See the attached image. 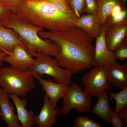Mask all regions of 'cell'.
<instances>
[{
  "mask_svg": "<svg viewBox=\"0 0 127 127\" xmlns=\"http://www.w3.org/2000/svg\"><path fill=\"white\" fill-rule=\"evenodd\" d=\"M42 39H48L59 46V52L55 59L60 66L75 74L92 67L98 66L94 59V38L77 26L62 31L38 33Z\"/></svg>",
  "mask_w": 127,
  "mask_h": 127,
  "instance_id": "6da1fadb",
  "label": "cell"
},
{
  "mask_svg": "<svg viewBox=\"0 0 127 127\" xmlns=\"http://www.w3.org/2000/svg\"><path fill=\"white\" fill-rule=\"evenodd\" d=\"M16 13L29 23L53 31H66L76 26L79 18L74 13L59 11L47 1L22 0Z\"/></svg>",
  "mask_w": 127,
  "mask_h": 127,
  "instance_id": "7a4b0ae2",
  "label": "cell"
},
{
  "mask_svg": "<svg viewBox=\"0 0 127 127\" xmlns=\"http://www.w3.org/2000/svg\"><path fill=\"white\" fill-rule=\"evenodd\" d=\"M1 22L5 27L15 30L30 50L46 54L52 50V42L47 39L43 40L38 35V33L44 28L26 22L18 14L10 12Z\"/></svg>",
  "mask_w": 127,
  "mask_h": 127,
  "instance_id": "3957f363",
  "label": "cell"
},
{
  "mask_svg": "<svg viewBox=\"0 0 127 127\" xmlns=\"http://www.w3.org/2000/svg\"><path fill=\"white\" fill-rule=\"evenodd\" d=\"M34 77L25 71L6 66L0 68V86L8 95L25 97L35 87Z\"/></svg>",
  "mask_w": 127,
  "mask_h": 127,
  "instance_id": "277c9868",
  "label": "cell"
},
{
  "mask_svg": "<svg viewBox=\"0 0 127 127\" xmlns=\"http://www.w3.org/2000/svg\"><path fill=\"white\" fill-rule=\"evenodd\" d=\"M35 62L31 65L27 71L34 77H41L44 74L53 77L57 83L71 85L72 74L69 70L62 68L57 60L50 56L38 51L34 55Z\"/></svg>",
  "mask_w": 127,
  "mask_h": 127,
  "instance_id": "5b68a950",
  "label": "cell"
},
{
  "mask_svg": "<svg viewBox=\"0 0 127 127\" xmlns=\"http://www.w3.org/2000/svg\"><path fill=\"white\" fill-rule=\"evenodd\" d=\"M91 95L82 90L81 86L72 83L63 98V106L60 110V114L66 115L73 109L80 113L89 112L91 107Z\"/></svg>",
  "mask_w": 127,
  "mask_h": 127,
  "instance_id": "8992f818",
  "label": "cell"
},
{
  "mask_svg": "<svg viewBox=\"0 0 127 127\" xmlns=\"http://www.w3.org/2000/svg\"><path fill=\"white\" fill-rule=\"evenodd\" d=\"M82 82L84 90L91 96L97 98L103 91L112 88L107 81L106 67H93L89 72L84 74Z\"/></svg>",
  "mask_w": 127,
  "mask_h": 127,
  "instance_id": "52a82bcc",
  "label": "cell"
},
{
  "mask_svg": "<svg viewBox=\"0 0 127 127\" xmlns=\"http://www.w3.org/2000/svg\"><path fill=\"white\" fill-rule=\"evenodd\" d=\"M28 48L20 45L15 46L12 52L4 50L7 55L2 61L9 63L12 68L26 71L36 61L28 52Z\"/></svg>",
  "mask_w": 127,
  "mask_h": 127,
  "instance_id": "ba28073f",
  "label": "cell"
},
{
  "mask_svg": "<svg viewBox=\"0 0 127 127\" xmlns=\"http://www.w3.org/2000/svg\"><path fill=\"white\" fill-rule=\"evenodd\" d=\"M101 25V33L99 36L95 38L94 59L98 66L106 67L117 61L113 51L109 49L106 43L105 39L106 24L104 23Z\"/></svg>",
  "mask_w": 127,
  "mask_h": 127,
  "instance_id": "9c48e42d",
  "label": "cell"
},
{
  "mask_svg": "<svg viewBox=\"0 0 127 127\" xmlns=\"http://www.w3.org/2000/svg\"><path fill=\"white\" fill-rule=\"evenodd\" d=\"M60 114V110L57 109L50 102L45 95L43 106L40 113L34 116V123L38 127H52L57 123L56 116Z\"/></svg>",
  "mask_w": 127,
  "mask_h": 127,
  "instance_id": "30bf717a",
  "label": "cell"
},
{
  "mask_svg": "<svg viewBox=\"0 0 127 127\" xmlns=\"http://www.w3.org/2000/svg\"><path fill=\"white\" fill-rule=\"evenodd\" d=\"M107 82L114 87L122 89L127 87V62L121 64L117 61L106 67Z\"/></svg>",
  "mask_w": 127,
  "mask_h": 127,
  "instance_id": "8fae6325",
  "label": "cell"
},
{
  "mask_svg": "<svg viewBox=\"0 0 127 127\" xmlns=\"http://www.w3.org/2000/svg\"><path fill=\"white\" fill-rule=\"evenodd\" d=\"M8 95L2 90L0 91V116L8 127H22L17 115L14 114L13 104Z\"/></svg>",
  "mask_w": 127,
  "mask_h": 127,
  "instance_id": "7c38bea8",
  "label": "cell"
},
{
  "mask_svg": "<svg viewBox=\"0 0 127 127\" xmlns=\"http://www.w3.org/2000/svg\"><path fill=\"white\" fill-rule=\"evenodd\" d=\"M36 78L42 86V90L45 92V95L48 98L50 102L57 108V102L59 99L64 97L69 85L65 83H55L41 77Z\"/></svg>",
  "mask_w": 127,
  "mask_h": 127,
  "instance_id": "4fadbf2b",
  "label": "cell"
},
{
  "mask_svg": "<svg viewBox=\"0 0 127 127\" xmlns=\"http://www.w3.org/2000/svg\"><path fill=\"white\" fill-rule=\"evenodd\" d=\"M127 24L106 25L105 39L109 49L113 51L120 46L127 37Z\"/></svg>",
  "mask_w": 127,
  "mask_h": 127,
  "instance_id": "5bb4252c",
  "label": "cell"
},
{
  "mask_svg": "<svg viewBox=\"0 0 127 127\" xmlns=\"http://www.w3.org/2000/svg\"><path fill=\"white\" fill-rule=\"evenodd\" d=\"M21 45L29 48L13 29L5 27L0 22V52L13 51L15 47Z\"/></svg>",
  "mask_w": 127,
  "mask_h": 127,
  "instance_id": "9a60e30c",
  "label": "cell"
},
{
  "mask_svg": "<svg viewBox=\"0 0 127 127\" xmlns=\"http://www.w3.org/2000/svg\"><path fill=\"white\" fill-rule=\"evenodd\" d=\"M13 102L16 107L18 119L22 127H31L35 124L34 113L32 110L28 111L25 108L27 105L26 101L24 99H20L15 94L8 95Z\"/></svg>",
  "mask_w": 127,
  "mask_h": 127,
  "instance_id": "2e32d148",
  "label": "cell"
},
{
  "mask_svg": "<svg viewBox=\"0 0 127 127\" xmlns=\"http://www.w3.org/2000/svg\"><path fill=\"white\" fill-rule=\"evenodd\" d=\"M93 38L99 36L101 33L99 20L97 16L83 15L78 18L76 24Z\"/></svg>",
  "mask_w": 127,
  "mask_h": 127,
  "instance_id": "e0dca14e",
  "label": "cell"
},
{
  "mask_svg": "<svg viewBox=\"0 0 127 127\" xmlns=\"http://www.w3.org/2000/svg\"><path fill=\"white\" fill-rule=\"evenodd\" d=\"M98 98V101L91 110V112L106 123L111 124L109 116L110 108L108 94L107 90L103 91Z\"/></svg>",
  "mask_w": 127,
  "mask_h": 127,
  "instance_id": "ac0fdd59",
  "label": "cell"
},
{
  "mask_svg": "<svg viewBox=\"0 0 127 127\" xmlns=\"http://www.w3.org/2000/svg\"><path fill=\"white\" fill-rule=\"evenodd\" d=\"M98 9L97 16L101 24L105 23L107 18L111 13L116 4H119V0H96Z\"/></svg>",
  "mask_w": 127,
  "mask_h": 127,
  "instance_id": "d6986e66",
  "label": "cell"
},
{
  "mask_svg": "<svg viewBox=\"0 0 127 127\" xmlns=\"http://www.w3.org/2000/svg\"><path fill=\"white\" fill-rule=\"evenodd\" d=\"M108 95L115 101L116 106L114 111L115 112L117 113L127 105V87L122 89L121 91L118 92H111Z\"/></svg>",
  "mask_w": 127,
  "mask_h": 127,
  "instance_id": "ffe728a7",
  "label": "cell"
},
{
  "mask_svg": "<svg viewBox=\"0 0 127 127\" xmlns=\"http://www.w3.org/2000/svg\"><path fill=\"white\" fill-rule=\"evenodd\" d=\"M127 11L123 10L119 14L113 17L109 16L107 18L105 24L107 26L127 24Z\"/></svg>",
  "mask_w": 127,
  "mask_h": 127,
  "instance_id": "44dd1931",
  "label": "cell"
},
{
  "mask_svg": "<svg viewBox=\"0 0 127 127\" xmlns=\"http://www.w3.org/2000/svg\"><path fill=\"white\" fill-rule=\"evenodd\" d=\"M72 127H101L98 123L88 117L82 116H77L75 119Z\"/></svg>",
  "mask_w": 127,
  "mask_h": 127,
  "instance_id": "7402d4cb",
  "label": "cell"
},
{
  "mask_svg": "<svg viewBox=\"0 0 127 127\" xmlns=\"http://www.w3.org/2000/svg\"><path fill=\"white\" fill-rule=\"evenodd\" d=\"M75 15L79 17L85 12L86 8L85 0H67Z\"/></svg>",
  "mask_w": 127,
  "mask_h": 127,
  "instance_id": "603a6c76",
  "label": "cell"
},
{
  "mask_svg": "<svg viewBox=\"0 0 127 127\" xmlns=\"http://www.w3.org/2000/svg\"><path fill=\"white\" fill-rule=\"evenodd\" d=\"M47 1L61 12L67 13H74L67 0H48Z\"/></svg>",
  "mask_w": 127,
  "mask_h": 127,
  "instance_id": "cb8c5ba5",
  "label": "cell"
},
{
  "mask_svg": "<svg viewBox=\"0 0 127 127\" xmlns=\"http://www.w3.org/2000/svg\"><path fill=\"white\" fill-rule=\"evenodd\" d=\"M127 37L123 44L113 51L116 60L119 59L124 60L127 58Z\"/></svg>",
  "mask_w": 127,
  "mask_h": 127,
  "instance_id": "d4e9b609",
  "label": "cell"
},
{
  "mask_svg": "<svg viewBox=\"0 0 127 127\" xmlns=\"http://www.w3.org/2000/svg\"><path fill=\"white\" fill-rule=\"evenodd\" d=\"M86 8L85 12L87 14L97 16L98 9L96 0H85Z\"/></svg>",
  "mask_w": 127,
  "mask_h": 127,
  "instance_id": "484cf974",
  "label": "cell"
},
{
  "mask_svg": "<svg viewBox=\"0 0 127 127\" xmlns=\"http://www.w3.org/2000/svg\"><path fill=\"white\" fill-rule=\"evenodd\" d=\"M22 0H3L1 3L8 10L16 13L17 8Z\"/></svg>",
  "mask_w": 127,
  "mask_h": 127,
  "instance_id": "4316f807",
  "label": "cell"
},
{
  "mask_svg": "<svg viewBox=\"0 0 127 127\" xmlns=\"http://www.w3.org/2000/svg\"><path fill=\"white\" fill-rule=\"evenodd\" d=\"M109 116L111 123L115 127H122L123 126V123L118 115L110 108L109 111Z\"/></svg>",
  "mask_w": 127,
  "mask_h": 127,
  "instance_id": "83f0119b",
  "label": "cell"
},
{
  "mask_svg": "<svg viewBox=\"0 0 127 127\" xmlns=\"http://www.w3.org/2000/svg\"><path fill=\"white\" fill-rule=\"evenodd\" d=\"M124 124L127 123V105L119 111L117 113Z\"/></svg>",
  "mask_w": 127,
  "mask_h": 127,
  "instance_id": "f1b7e54d",
  "label": "cell"
},
{
  "mask_svg": "<svg viewBox=\"0 0 127 127\" xmlns=\"http://www.w3.org/2000/svg\"><path fill=\"white\" fill-rule=\"evenodd\" d=\"M10 11L0 2V22H1Z\"/></svg>",
  "mask_w": 127,
  "mask_h": 127,
  "instance_id": "f546056e",
  "label": "cell"
},
{
  "mask_svg": "<svg viewBox=\"0 0 127 127\" xmlns=\"http://www.w3.org/2000/svg\"><path fill=\"white\" fill-rule=\"evenodd\" d=\"M122 10L119 4H116L113 7L110 15L112 17H115L120 13Z\"/></svg>",
  "mask_w": 127,
  "mask_h": 127,
  "instance_id": "4dcf8cb0",
  "label": "cell"
},
{
  "mask_svg": "<svg viewBox=\"0 0 127 127\" xmlns=\"http://www.w3.org/2000/svg\"><path fill=\"white\" fill-rule=\"evenodd\" d=\"M7 54L4 52H0V67L3 65L2 60L3 58Z\"/></svg>",
  "mask_w": 127,
  "mask_h": 127,
  "instance_id": "1f68e13d",
  "label": "cell"
},
{
  "mask_svg": "<svg viewBox=\"0 0 127 127\" xmlns=\"http://www.w3.org/2000/svg\"><path fill=\"white\" fill-rule=\"evenodd\" d=\"M35 1H47L48 0H34Z\"/></svg>",
  "mask_w": 127,
  "mask_h": 127,
  "instance_id": "d6a6232c",
  "label": "cell"
},
{
  "mask_svg": "<svg viewBox=\"0 0 127 127\" xmlns=\"http://www.w3.org/2000/svg\"><path fill=\"white\" fill-rule=\"evenodd\" d=\"M123 3H124L127 1V0H122Z\"/></svg>",
  "mask_w": 127,
  "mask_h": 127,
  "instance_id": "836d02e7",
  "label": "cell"
},
{
  "mask_svg": "<svg viewBox=\"0 0 127 127\" xmlns=\"http://www.w3.org/2000/svg\"><path fill=\"white\" fill-rule=\"evenodd\" d=\"M2 90V88H1L0 87V91H1Z\"/></svg>",
  "mask_w": 127,
  "mask_h": 127,
  "instance_id": "e575fe53",
  "label": "cell"
},
{
  "mask_svg": "<svg viewBox=\"0 0 127 127\" xmlns=\"http://www.w3.org/2000/svg\"><path fill=\"white\" fill-rule=\"evenodd\" d=\"M2 0H0V2H1Z\"/></svg>",
  "mask_w": 127,
  "mask_h": 127,
  "instance_id": "d590c367",
  "label": "cell"
}]
</instances>
